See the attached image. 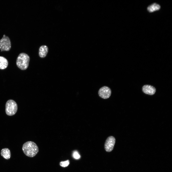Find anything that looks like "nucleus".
Masks as SVG:
<instances>
[{"instance_id":"nucleus-7","label":"nucleus","mask_w":172,"mask_h":172,"mask_svg":"<svg viewBox=\"0 0 172 172\" xmlns=\"http://www.w3.org/2000/svg\"><path fill=\"white\" fill-rule=\"evenodd\" d=\"M143 92L146 94L152 95L155 92L156 89L153 86L148 85L144 86L142 88Z\"/></svg>"},{"instance_id":"nucleus-10","label":"nucleus","mask_w":172,"mask_h":172,"mask_svg":"<svg viewBox=\"0 0 172 172\" xmlns=\"http://www.w3.org/2000/svg\"><path fill=\"white\" fill-rule=\"evenodd\" d=\"M161 6L159 4L154 3L148 7L147 10L149 12H152L159 10Z\"/></svg>"},{"instance_id":"nucleus-9","label":"nucleus","mask_w":172,"mask_h":172,"mask_svg":"<svg viewBox=\"0 0 172 172\" xmlns=\"http://www.w3.org/2000/svg\"><path fill=\"white\" fill-rule=\"evenodd\" d=\"M1 156L5 159L8 160L10 159L11 157V153L10 150L7 148L2 149L0 152Z\"/></svg>"},{"instance_id":"nucleus-13","label":"nucleus","mask_w":172,"mask_h":172,"mask_svg":"<svg viewBox=\"0 0 172 172\" xmlns=\"http://www.w3.org/2000/svg\"><path fill=\"white\" fill-rule=\"evenodd\" d=\"M73 156L75 159H78L80 158V156L77 151H75L73 153Z\"/></svg>"},{"instance_id":"nucleus-11","label":"nucleus","mask_w":172,"mask_h":172,"mask_svg":"<svg viewBox=\"0 0 172 172\" xmlns=\"http://www.w3.org/2000/svg\"><path fill=\"white\" fill-rule=\"evenodd\" d=\"M8 65V61L7 59L4 57L0 56V69H6Z\"/></svg>"},{"instance_id":"nucleus-1","label":"nucleus","mask_w":172,"mask_h":172,"mask_svg":"<svg viewBox=\"0 0 172 172\" xmlns=\"http://www.w3.org/2000/svg\"><path fill=\"white\" fill-rule=\"evenodd\" d=\"M22 149L25 155L31 157L35 156L39 151L38 146L35 143L31 141H28L24 143Z\"/></svg>"},{"instance_id":"nucleus-3","label":"nucleus","mask_w":172,"mask_h":172,"mask_svg":"<svg viewBox=\"0 0 172 172\" xmlns=\"http://www.w3.org/2000/svg\"><path fill=\"white\" fill-rule=\"evenodd\" d=\"M5 107L6 113L9 116L15 115L17 111L18 107L17 103L12 99L9 100L7 101Z\"/></svg>"},{"instance_id":"nucleus-4","label":"nucleus","mask_w":172,"mask_h":172,"mask_svg":"<svg viewBox=\"0 0 172 172\" xmlns=\"http://www.w3.org/2000/svg\"><path fill=\"white\" fill-rule=\"evenodd\" d=\"M11 43L9 37L4 35L0 40V49L1 51H9L11 48Z\"/></svg>"},{"instance_id":"nucleus-12","label":"nucleus","mask_w":172,"mask_h":172,"mask_svg":"<svg viewBox=\"0 0 172 172\" xmlns=\"http://www.w3.org/2000/svg\"><path fill=\"white\" fill-rule=\"evenodd\" d=\"M70 164V161L69 160L65 161H62L59 163L60 165L62 167H67Z\"/></svg>"},{"instance_id":"nucleus-2","label":"nucleus","mask_w":172,"mask_h":172,"mask_svg":"<svg viewBox=\"0 0 172 172\" xmlns=\"http://www.w3.org/2000/svg\"><path fill=\"white\" fill-rule=\"evenodd\" d=\"M30 60V57L28 54L23 53H21L16 59L17 66L22 70H26L28 66Z\"/></svg>"},{"instance_id":"nucleus-8","label":"nucleus","mask_w":172,"mask_h":172,"mask_svg":"<svg viewBox=\"0 0 172 172\" xmlns=\"http://www.w3.org/2000/svg\"><path fill=\"white\" fill-rule=\"evenodd\" d=\"M48 48L47 46L43 45L41 46L39 49V55L41 58L45 57L48 53Z\"/></svg>"},{"instance_id":"nucleus-6","label":"nucleus","mask_w":172,"mask_h":172,"mask_svg":"<svg viewBox=\"0 0 172 172\" xmlns=\"http://www.w3.org/2000/svg\"><path fill=\"white\" fill-rule=\"evenodd\" d=\"M111 93V89L108 87L104 86L101 88L98 92L99 96L104 99H107L110 96Z\"/></svg>"},{"instance_id":"nucleus-5","label":"nucleus","mask_w":172,"mask_h":172,"mask_svg":"<svg viewBox=\"0 0 172 172\" xmlns=\"http://www.w3.org/2000/svg\"><path fill=\"white\" fill-rule=\"evenodd\" d=\"M115 138L110 136L107 139L104 144V148L106 151H111L113 149L115 142Z\"/></svg>"}]
</instances>
